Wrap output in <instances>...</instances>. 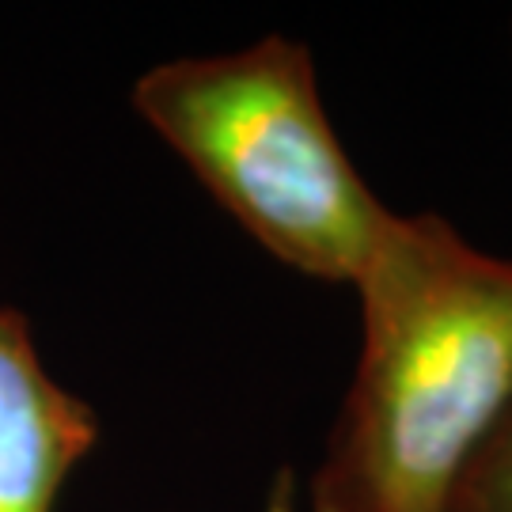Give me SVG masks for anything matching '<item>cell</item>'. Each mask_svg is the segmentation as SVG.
<instances>
[{
	"mask_svg": "<svg viewBox=\"0 0 512 512\" xmlns=\"http://www.w3.org/2000/svg\"><path fill=\"white\" fill-rule=\"evenodd\" d=\"M353 289L361 349L308 482L311 512H452L512 406V258L437 213H391Z\"/></svg>",
	"mask_w": 512,
	"mask_h": 512,
	"instance_id": "1",
	"label": "cell"
},
{
	"mask_svg": "<svg viewBox=\"0 0 512 512\" xmlns=\"http://www.w3.org/2000/svg\"><path fill=\"white\" fill-rule=\"evenodd\" d=\"M133 110L262 251L315 281L357 285L391 209L338 141L304 42L266 35L164 61L133 84Z\"/></svg>",
	"mask_w": 512,
	"mask_h": 512,
	"instance_id": "2",
	"label": "cell"
},
{
	"mask_svg": "<svg viewBox=\"0 0 512 512\" xmlns=\"http://www.w3.org/2000/svg\"><path fill=\"white\" fill-rule=\"evenodd\" d=\"M95 444V410L42 365L27 315L0 304V512H57Z\"/></svg>",
	"mask_w": 512,
	"mask_h": 512,
	"instance_id": "3",
	"label": "cell"
},
{
	"mask_svg": "<svg viewBox=\"0 0 512 512\" xmlns=\"http://www.w3.org/2000/svg\"><path fill=\"white\" fill-rule=\"evenodd\" d=\"M452 512H512V406L459 478Z\"/></svg>",
	"mask_w": 512,
	"mask_h": 512,
	"instance_id": "4",
	"label": "cell"
},
{
	"mask_svg": "<svg viewBox=\"0 0 512 512\" xmlns=\"http://www.w3.org/2000/svg\"><path fill=\"white\" fill-rule=\"evenodd\" d=\"M300 505V478L293 467H277V475L270 478V490L262 501V512H296Z\"/></svg>",
	"mask_w": 512,
	"mask_h": 512,
	"instance_id": "5",
	"label": "cell"
}]
</instances>
